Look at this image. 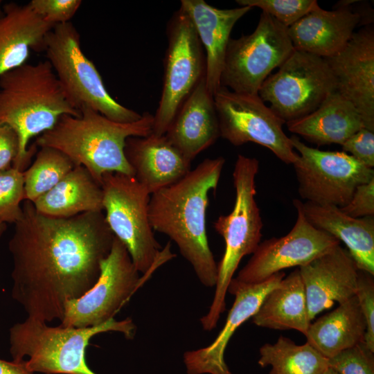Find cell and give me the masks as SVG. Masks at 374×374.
<instances>
[{"mask_svg":"<svg viewBox=\"0 0 374 374\" xmlns=\"http://www.w3.org/2000/svg\"><path fill=\"white\" fill-rule=\"evenodd\" d=\"M44 51L67 98L78 110L87 107L123 123L141 118V114L110 96L94 64L83 53L80 35L72 23L54 26L46 35Z\"/></svg>","mask_w":374,"mask_h":374,"instance_id":"cell-8","label":"cell"},{"mask_svg":"<svg viewBox=\"0 0 374 374\" xmlns=\"http://www.w3.org/2000/svg\"><path fill=\"white\" fill-rule=\"evenodd\" d=\"M79 116H62L53 128L37 136L36 146L56 149L75 166L84 167L101 186L103 176L119 172L134 176L124 153L127 139L152 134L153 116L144 113L133 123L113 121L87 107Z\"/></svg>","mask_w":374,"mask_h":374,"instance_id":"cell-4","label":"cell"},{"mask_svg":"<svg viewBox=\"0 0 374 374\" xmlns=\"http://www.w3.org/2000/svg\"><path fill=\"white\" fill-rule=\"evenodd\" d=\"M294 50L287 28L262 12L252 33L229 39L220 85L237 93L258 94L271 71L278 68Z\"/></svg>","mask_w":374,"mask_h":374,"instance_id":"cell-10","label":"cell"},{"mask_svg":"<svg viewBox=\"0 0 374 374\" xmlns=\"http://www.w3.org/2000/svg\"><path fill=\"white\" fill-rule=\"evenodd\" d=\"M3 5H2V1H0V17L2 16L3 14Z\"/></svg>","mask_w":374,"mask_h":374,"instance_id":"cell-42","label":"cell"},{"mask_svg":"<svg viewBox=\"0 0 374 374\" xmlns=\"http://www.w3.org/2000/svg\"><path fill=\"white\" fill-rule=\"evenodd\" d=\"M328 362L338 374H374V352L364 341L328 359Z\"/></svg>","mask_w":374,"mask_h":374,"instance_id":"cell-33","label":"cell"},{"mask_svg":"<svg viewBox=\"0 0 374 374\" xmlns=\"http://www.w3.org/2000/svg\"><path fill=\"white\" fill-rule=\"evenodd\" d=\"M21 207L8 242L12 297L28 318L61 321L66 303L97 281L115 236L103 212L57 217L39 213L28 200Z\"/></svg>","mask_w":374,"mask_h":374,"instance_id":"cell-1","label":"cell"},{"mask_svg":"<svg viewBox=\"0 0 374 374\" xmlns=\"http://www.w3.org/2000/svg\"><path fill=\"white\" fill-rule=\"evenodd\" d=\"M65 114L79 116L48 60L24 64L0 76V122L17 133L19 149L12 167L20 171L35 152L29 141L54 127Z\"/></svg>","mask_w":374,"mask_h":374,"instance_id":"cell-3","label":"cell"},{"mask_svg":"<svg viewBox=\"0 0 374 374\" xmlns=\"http://www.w3.org/2000/svg\"><path fill=\"white\" fill-rule=\"evenodd\" d=\"M145 278L139 276L127 248L114 237L109 255L101 262L97 281L80 297L66 303L60 325L89 328L108 322Z\"/></svg>","mask_w":374,"mask_h":374,"instance_id":"cell-14","label":"cell"},{"mask_svg":"<svg viewBox=\"0 0 374 374\" xmlns=\"http://www.w3.org/2000/svg\"><path fill=\"white\" fill-rule=\"evenodd\" d=\"M105 220L115 237L127 248L143 274H151L174 256L170 243L161 249L148 217L150 193L132 175L108 172L102 177Z\"/></svg>","mask_w":374,"mask_h":374,"instance_id":"cell-7","label":"cell"},{"mask_svg":"<svg viewBox=\"0 0 374 374\" xmlns=\"http://www.w3.org/2000/svg\"><path fill=\"white\" fill-rule=\"evenodd\" d=\"M259 162L254 157L238 154L233 172L235 202L228 215L218 217L215 230L223 238L224 254L217 264V278L208 312L200 319L204 330H212L226 309V295L243 257L252 254L260 242L262 221L256 200V177Z\"/></svg>","mask_w":374,"mask_h":374,"instance_id":"cell-6","label":"cell"},{"mask_svg":"<svg viewBox=\"0 0 374 374\" xmlns=\"http://www.w3.org/2000/svg\"><path fill=\"white\" fill-rule=\"evenodd\" d=\"M136 326L132 319H112L89 328H72L27 317L9 330L10 353L12 361H23L26 369L46 374H96L86 362L85 352L89 340L107 332H118L132 339Z\"/></svg>","mask_w":374,"mask_h":374,"instance_id":"cell-5","label":"cell"},{"mask_svg":"<svg viewBox=\"0 0 374 374\" xmlns=\"http://www.w3.org/2000/svg\"><path fill=\"white\" fill-rule=\"evenodd\" d=\"M25 200L23 172L12 166L0 172V221L18 222L22 216L21 202Z\"/></svg>","mask_w":374,"mask_h":374,"instance_id":"cell-31","label":"cell"},{"mask_svg":"<svg viewBox=\"0 0 374 374\" xmlns=\"http://www.w3.org/2000/svg\"><path fill=\"white\" fill-rule=\"evenodd\" d=\"M293 204L297 218L290 231L260 242L236 280L247 284L260 283L285 269L303 266L340 244L335 237L314 227L299 205Z\"/></svg>","mask_w":374,"mask_h":374,"instance_id":"cell-15","label":"cell"},{"mask_svg":"<svg viewBox=\"0 0 374 374\" xmlns=\"http://www.w3.org/2000/svg\"><path fill=\"white\" fill-rule=\"evenodd\" d=\"M168 48L164 57L161 99L153 116L152 134L164 135L179 108L206 76V57L193 24L181 8L167 25Z\"/></svg>","mask_w":374,"mask_h":374,"instance_id":"cell-11","label":"cell"},{"mask_svg":"<svg viewBox=\"0 0 374 374\" xmlns=\"http://www.w3.org/2000/svg\"><path fill=\"white\" fill-rule=\"evenodd\" d=\"M285 276V272L280 271L256 284L244 283L233 278L228 292L235 296V300L225 324L210 345L184 354L187 374H233L224 360V352L231 337L255 314L265 296Z\"/></svg>","mask_w":374,"mask_h":374,"instance_id":"cell-17","label":"cell"},{"mask_svg":"<svg viewBox=\"0 0 374 374\" xmlns=\"http://www.w3.org/2000/svg\"><path fill=\"white\" fill-rule=\"evenodd\" d=\"M321 374H338L335 370L329 366Z\"/></svg>","mask_w":374,"mask_h":374,"instance_id":"cell-40","label":"cell"},{"mask_svg":"<svg viewBox=\"0 0 374 374\" xmlns=\"http://www.w3.org/2000/svg\"><path fill=\"white\" fill-rule=\"evenodd\" d=\"M220 136L235 146L252 142L268 148L286 164L298 159L285 122L266 106L258 94L234 92L220 87L213 96Z\"/></svg>","mask_w":374,"mask_h":374,"instance_id":"cell-13","label":"cell"},{"mask_svg":"<svg viewBox=\"0 0 374 374\" xmlns=\"http://www.w3.org/2000/svg\"><path fill=\"white\" fill-rule=\"evenodd\" d=\"M0 17V76L26 63L30 51H44L47 34L53 26L30 6L8 3Z\"/></svg>","mask_w":374,"mask_h":374,"instance_id":"cell-24","label":"cell"},{"mask_svg":"<svg viewBox=\"0 0 374 374\" xmlns=\"http://www.w3.org/2000/svg\"><path fill=\"white\" fill-rule=\"evenodd\" d=\"M366 324L355 296L312 321L304 335L307 343L330 359L364 341Z\"/></svg>","mask_w":374,"mask_h":374,"instance_id":"cell-26","label":"cell"},{"mask_svg":"<svg viewBox=\"0 0 374 374\" xmlns=\"http://www.w3.org/2000/svg\"><path fill=\"white\" fill-rule=\"evenodd\" d=\"M340 209L353 217L374 216V178L358 186L348 204Z\"/></svg>","mask_w":374,"mask_h":374,"instance_id":"cell-37","label":"cell"},{"mask_svg":"<svg viewBox=\"0 0 374 374\" xmlns=\"http://www.w3.org/2000/svg\"><path fill=\"white\" fill-rule=\"evenodd\" d=\"M124 153L134 177L150 195L178 181L190 170L191 162L165 134L129 137Z\"/></svg>","mask_w":374,"mask_h":374,"instance_id":"cell-21","label":"cell"},{"mask_svg":"<svg viewBox=\"0 0 374 374\" xmlns=\"http://www.w3.org/2000/svg\"><path fill=\"white\" fill-rule=\"evenodd\" d=\"M28 4L44 21L54 26L69 22L82 4V1L32 0Z\"/></svg>","mask_w":374,"mask_h":374,"instance_id":"cell-35","label":"cell"},{"mask_svg":"<svg viewBox=\"0 0 374 374\" xmlns=\"http://www.w3.org/2000/svg\"><path fill=\"white\" fill-rule=\"evenodd\" d=\"M259 353L258 363L271 366L269 374H321L328 367V359L308 343L297 345L282 335L274 344L262 345Z\"/></svg>","mask_w":374,"mask_h":374,"instance_id":"cell-29","label":"cell"},{"mask_svg":"<svg viewBox=\"0 0 374 374\" xmlns=\"http://www.w3.org/2000/svg\"><path fill=\"white\" fill-rule=\"evenodd\" d=\"M290 139L299 152L292 165L299 194L305 202L341 208L348 204L358 186L374 178L373 168L343 151L311 148L294 134Z\"/></svg>","mask_w":374,"mask_h":374,"instance_id":"cell-12","label":"cell"},{"mask_svg":"<svg viewBox=\"0 0 374 374\" xmlns=\"http://www.w3.org/2000/svg\"><path fill=\"white\" fill-rule=\"evenodd\" d=\"M293 202L314 227L345 244L359 270L374 276V216L356 218L335 206Z\"/></svg>","mask_w":374,"mask_h":374,"instance_id":"cell-23","label":"cell"},{"mask_svg":"<svg viewBox=\"0 0 374 374\" xmlns=\"http://www.w3.org/2000/svg\"><path fill=\"white\" fill-rule=\"evenodd\" d=\"M225 159H206L173 184L151 194L148 217L153 230L174 241L206 287L215 286L217 265L206 228L208 194L215 190Z\"/></svg>","mask_w":374,"mask_h":374,"instance_id":"cell-2","label":"cell"},{"mask_svg":"<svg viewBox=\"0 0 374 374\" xmlns=\"http://www.w3.org/2000/svg\"><path fill=\"white\" fill-rule=\"evenodd\" d=\"M241 6L257 7L289 28L318 4L316 0H237Z\"/></svg>","mask_w":374,"mask_h":374,"instance_id":"cell-32","label":"cell"},{"mask_svg":"<svg viewBox=\"0 0 374 374\" xmlns=\"http://www.w3.org/2000/svg\"><path fill=\"white\" fill-rule=\"evenodd\" d=\"M31 166L23 171L25 200L35 202L60 182L75 166L62 152L42 147Z\"/></svg>","mask_w":374,"mask_h":374,"instance_id":"cell-30","label":"cell"},{"mask_svg":"<svg viewBox=\"0 0 374 374\" xmlns=\"http://www.w3.org/2000/svg\"><path fill=\"white\" fill-rule=\"evenodd\" d=\"M304 285L308 317H315L355 296L359 269L340 244L299 267Z\"/></svg>","mask_w":374,"mask_h":374,"instance_id":"cell-18","label":"cell"},{"mask_svg":"<svg viewBox=\"0 0 374 374\" xmlns=\"http://www.w3.org/2000/svg\"><path fill=\"white\" fill-rule=\"evenodd\" d=\"M19 149L17 133L10 126L0 122V172L12 166Z\"/></svg>","mask_w":374,"mask_h":374,"instance_id":"cell-38","label":"cell"},{"mask_svg":"<svg viewBox=\"0 0 374 374\" xmlns=\"http://www.w3.org/2000/svg\"><path fill=\"white\" fill-rule=\"evenodd\" d=\"M326 10L319 4L287 28L293 46L323 58L340 51L350 39L362 15L355 11L349 1Z\"/></svg>","mask_w":374,"mask_h":374,"instance_id":"cell-19","label":"cell"},{"mask_svg":"<svg viewBox=\"0 0 374 374\" xmlns=\"http://www.w3.org/2000/svg\"><path fill=\"white\" fill-rule=\"evenodd\" d=\"M341 145L343 152L354 157L364 166L373 169L374 130L362 128Z\"/></svg>","mask_w":374,"mask_h":374,"instance_id":"cell-36","label":"cell"},{"mask_svg":"<svg viewBox=\"0 0 374 374\" xmlns=\"http://www.w3.org/2000/svg\"><path fill=\"white\" fill-rule=\"evenodd\" d=\"M355 296L366 324L364 342L370 350L374 352L373 275L359 269Z\"/></svg>","mask_w":374,"mask_h":374,"instance_id":"cell-34","label":"cell"},{"mask_svg":"<svg viewBox=\"0 0 374 374\" xmlns=\"http://www.w3.org/2000/svg\"><path fill=\"white\" fill-rule=\"evenodd\" d=\"M255 325L274 330L294 329L305 335L311 323L299 269L285 276L264 298L251 317Z\"/></svg>","mask_w":374,"mask_h":374,"instance_id":"cell-28","label":"cell"},{"mask_svg":"<svg viewBox=\"0 0 374 374\" xmlns=\"http://www.w3.org/2000/svg\"><path fill=\"white\" fill-rule=\"evenodd\" d=\"M0 374H33L28 371L23 361L15 362H8L0 359Z\"/></svg>","mask_w":374,"mask_h":374,"instance_id":"cell-39","label":"cell"},{"mask_svg":"<svg viewBox=\"0 0 374 374\" xmlns=\"http://www.w3.org/2000/svg\"><path fill=\"white\" fill-rule=\"evenodd\" d=\"M101 186L82 166H75L53 188L33 202L44 215L69 217L87 212H103Z\"/></svg>","mask_w":374,"mask_h":374,"instance_id":"cell-27","label":"cell"},{"mask_svg":"<svg viewBox=\"0 0 374 374\" xmlns=\"http://www.w3.org/2000/svg\"><path fill=\"white\" fill-rule=\"evenodd\" d=\"M336 89L325 58L294 48L278 70L265 79L258 94L287 123L314 112Z\"/></svg>","mask_w":374,"mask_h":374,"instance_id":"cell-9","label":"cell"},{"mask_svg":"<svg viewBox=\"0 0 374 374\" xmlns=\"http://www.w3.org/2000/svg\"><path fill=\"white\" fill-rule=\"evenodd\" d=\"M285 124L290 132L317 145H341L353 134L366 128L354 105L337 91L310 114Z\"/></svg>","mask_w":374,"mask_h":374,"instance_id":"cell-25","label":"cell"},{"mask_svg":"<svg viewBox=\"0 0 374 374\" xmlns=\"http://www.w3.org/2000/svg\"><path fill=\"white\" fill-rule=\"evenodd\" d=\"M336 81V91L350 102L374 130V30L355 31L345 46L325 58Z\"/></svg>","mask_w":374,"mask_h":374,"instance_id":"cell-16","label":"cell"},{"mask_svg":"<svg viewBox=\"0 0 374 374\" xmlns=\"http://www.w3.org/2000/svg\"><path fill=\"white\" fill-rule=\"evenodd\" d=\"M6 223L0 221V236L4 232V231L6 230Z\"/></svg>","mask_w":374,"mask_h":374,"instance_id":"cell-41","label":"cell"},{"mask_svg":"<svg viewBox=\"0 0 374 374\" xmlns=\"http://www.w3.org/2000/svg\"><path fill=\"white\" fill-rule=\"evenodd\" d=\"M165 135L190 162L220 136L213 96L205 76L183 102Z\"/></svg>","mask_w":374,"mask_h":374,"instance_id":"cell-20","label":"cell"},{"mask_svg":"<svg viewBox=\"0 0 374 374\" xmlns=\"http://www.w3.org/2000/svg\"><path fill=\"white\" fill-rule=\"evenodd\" d=\"M180 8L190 18L206 52V84L213 96L220 88L226 46L235 23L252 8L213 7L204 0H181Z\"/></svg>","mask_w":374,"mask_h":374,"instance_id":"cell-22","label":"cell"}]
</instances>
